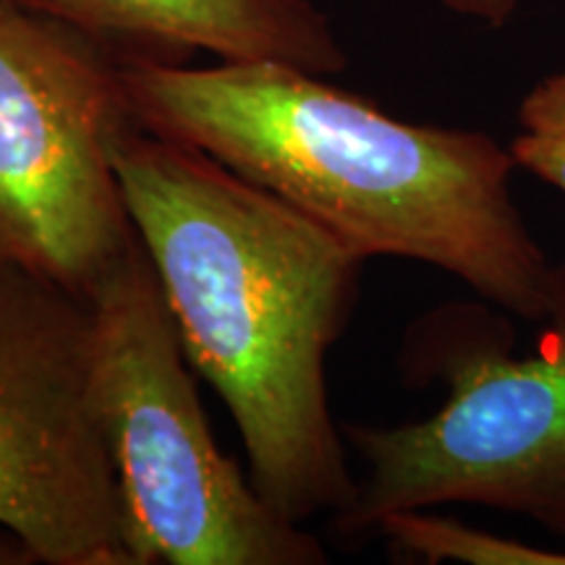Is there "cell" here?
Segmentation results:
<instances>
[{
    "instance_id": "52a82bcc",
    "label": "cell",
    "mask_w": 565,
    "mask_h": 565,
    "mask_svg": "<svg viewBox=\"0 0 565 565\" xmlns=\"http://www.w3.org/2000/svg\"><path fill=\"white\" fill-rule=\"evenodd\" d=\"M74 26L118 58L181 63L212 53L221 61H280L338 74L345 53L315 0H13Z\"/></svg>"
},
{
    "instance_id": "3957f363",
    "label": "cell",
    "mask_w": 565,
    "mask_h": 565,
    "mask_svg": "<svg viewBox=\"0 0 565 565\" xmlns=\"http://www.w3.org/2000/svg\"><path fill=\"white\" fill-rule=\"evenodd\" d=\"M484 303L435 309L408 333V370L448 385L437 414L343 427L364 463L338 515L343 534L374 532L393 513L471 503L565 536V263L529 356H513V330Z\"/></svg>"
},
{
    "instance_id": "9c48e42d",
    "label": "cell",
    "mask_w": 565,
    "mask_h": 565,
    "mask_svg": "<svg viewBox=\"0 0 565 565\" xmlns=\"http://www.w3.org/2000/svg\"><path fill=\"white\" fill-rule=\"evenodd\" d=\"M450 11L463 13V17L482 19L492 26H503L513 17L519 0H443Z\"/></svg>"
},
{
    "instance_id": "ba28073f",
    "label": "cell",
    "mask_w": 565,
    "mask_h": 565,
    "mask_svg": "<svg viewBox=\"0 0 565 565\" xmlns=\"http://www.w3.org/2000/svg\"><path fill=\"white\" fill-rule=\"evenodd\" d=\"M508 150L515 166L565 194V74L547 76L524 97Z\"/></svg>"
},
{
    "instance_id": "6da1fadb",
    "label": "cell",
    "mask_w": 565,
    "mask_h": 565,
    "mask_svg": "<svg viewBox=\"0 0 565 565\" xmlns=\"http://www.w3.org/2000/svg\"><path fill=\"white\" fill-rule=\"evenodd\" d=\"M126 207L194 372L236 422L259 494L286 519L349 511L356 479L328 356L366 259L186 141L139 126L116 150Z\"/></svg>"
},
{
    "instance_id": "277c9868",
    "label": "cell",
    "mask_w": 565,
    "mask_h": 565,
    "mask_svg": "<svg viewBox=\"0 0 565 565\" xmlns=\"http://www.w3.org/2000/svg\"><path fill=\"white\" fill-rule=\"evenodd\" d=\"M97 383L147 565H322L328 550L280 515L217 448L194 370L137 242L89 294Z\"/></svg>"
},
{
    "instance_id": "7a4b0ae2",
    "label": "cell",
    "mask_w": 565,
    "mask_h": 565,
    "mask_svg": "<svg viewBox=\"0 0 565 565\" xmlns=\"http://www.w3.org/2000/svg\"><path fill=\"white\" fill-rule=\"evenodd\" d=\"M121 71L147 131L212 154L359 257L440 267L532 324L553 312L563 263L515 207V160L490 134L406 124L294 63L121 58Z\"/></svg>"
},
{
    "instance_id": "8992f818",
    "label": "cell",
    "mask_w": 565,
    "mask_h": 565,
    "mask_svg": "<svg viewBox=\"0 0 565 565\" xmlns=\"http://www.w3.org/2000/svg\"><path fill=\"white\" fill-rule=\"evenodd\" d=\"M0 529L45 565H147L97 383L89 299L0 265Z\"/></svg>"
},
{
    "instance_id": "5b68a950",
    "label": "cell",
    "mask_w": 565,
    "mask_h": 565,
    "mask_svg": "<svg viewBox=\"0 0 565 565\" xmlns=\"http://www.w3.org/2000/svg\"><path fill=\"white\" fill-rule=\"evenodd\" d=\"M139 126L116 53L0 0V265L89 299L139 242L116 168Z\"/></svg>"
},
{
    "instance_id": "30bf717a",
    "label": "cell",
    "mask_w": 565,
    "mask_h": 565,
    "mask_svg": "<svg viewBox=\"0 0 565 565\" xmlns=\"http://www.w3.org/2000/svg\"><path fill=\"white\" fill-rule=\"evenodd\" d=\"M38 557L30 553V547L24 542H19L17 536L3 532L0 534V565H34Z\"/></svg>"
}]
</instances>
